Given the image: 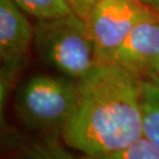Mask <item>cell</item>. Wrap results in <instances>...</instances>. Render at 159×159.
<instances>
[{"label": "cell", "mask_w": 159, "mask_h": 159, "mask_svg": "<svg viewBox=\"0 0 159 159\" xmlns=\"http://www.w3.org/2000/svg\"><path fill=\"white\" fill-rule=\"evenodd\" d=\"M77 81V105L63 132L66 146L97 157L119 152L142 138L140 77L99 63Z\"/></svg>", "instance_id": "cell-1"}, {"label": "cell", "mask_w": 159, "mask_h": 159, "mask_svg": "<svg viewBox=\"0 0 159 159\" xmlns=\"http://www.w3.org/2000/svg\"><path fill=\"white\" fill-rule=\"evenodd\" d=\"M12 0H0V100L8 97L33 44L34 25Z\"/></svg>", "instance_id": "cell-5"}, {"label": "cell", "mask_w": 159, "mask_h": 159, "mask_svg": "<svg viewBox=\"0 0 159 159\" xmlns=\"http://www.w3.org/2000/svg\"><path fill=\"white\" fill-rule=\"evenodd\" d=\"M153 73L158 74V75H159V63L157 64V66H156V68H154V72H153Z\"/></svg>", "instance_id": "cell-13"}, {"label": "cell", "mask_w": 159, "mask_h": 159, "mask_svg": "<svg viewBox=\"0 0 159 159\" xmlns=\"http://www.w3.org/2000/svg\"><path fill=\"white\" fill-rule=\"evenodd\" d=\"M154 13L136 0H100L86 18L98 64L111 63L134 26Z\"/></svg>", "instance_id": "cell-4"}, {"label": "cell", "mask_w": 159, "mask_h": 159, "mask_svg": "<svg viewBox=\"0 0 159 159\" xmlns=\"http://www.w3.org/2000/svg\"><path fill=\"white\" fill-rule=\"evenodd\" d=\"M33 45L43 63L75 80L98 64L87 21L74 12L37 20Z\"/></svg>", "instance_id": "cell-3"}, {"label": "cell", "mask_w": 159, "mask_h": 159, "mask_svg": "<svg viewBox=\"0 0 159 159\" xmlns=\"http://www.w3.org/2000/svg\"><path fill=\"white\" fill-rule=\"evenodd\" d=\"M136 1L145 5L148 8H151L152 11L159 13V0H136Z\"/></svg>", "instance_id": "cell-12"}, {"label": "cell", "mask_w": 159, "mask_h": 159, "mask_svg": "<svg viewBox=\"0 0 159 159\" xmlns=\"http://www.w3.org/2000/svg\"><path fill=\"white\" fill-rule=\"evenodd\" d=\"M140 85L143 137L159 146V75L153 72L144 74Z\"/></svg>", "instance_id": "cell-8"}, {"label": "cell", "mask_w": 159, "mask_h": 159, "mask_svg": "<svg viewBox=\"0 0 159 159\" xmlns=\"http://www.w3.org/2000/svg\"><path fill=\"white\" fill-rule=\"evenodd\" d=\"M12 159H90L77 156L65 148L63 138L33 136V138L11 133Z\"/></svg>", "instance_id": "cell-7"}, {"label": "cell", "mask_w": 159, "mask_h": 159, "mask_svg": "<svg viewBox=\"0 0 159 159\" xmlns=\"http://www.w3.org/2000/svg\"><path fill=\"white\" fill-rule=\"evenodd\" d=\"M78 99V81L64 74H32L14 94L20 124L34 136L63 138Z\"/></svg>", "instance_id": "cell-2"}, {"label": "cell", "mask_w": 159, "mask_h": 159, "mask_svg": "<svg viewBox=\"0 0 159 159\" xmlns=\"http://www.w3.org/2000/svg\"><path fill=\"white\" fill-rule=\"evenodd\" d=\"M67 1L72 12L86 19L100 0H67Z\"/></svg>", "instance_id": "cell-11"}, {"label": "cell", "mask_w": 159, "mask_h": 159, "mask_svg": "<svg viewBox=\"0 0 159 159\" xmlns=\"http://www.w3.org/2000/svg\"><path fill=\"white\" fill-rule=\"evenodd\" d=\"M111 63L138 77L154 72L159 63V13L137 24Z\"/></svg>", "instance_id": "cell-6"}, {"label": "cell", "mask_w": 159, "mask_h": 159, "mask_svg": "<svg viewBox=\"0 0 159 159\" xmlns=\"http://www.w3.org/2000/svg\"><path fill=\"white\" fill-rule=\"evenodd\" d=\"M87 157L90 159H159V146L142 137L129 148L119 152L97 157Z\"/></svg>", "instance_id": "cell-10"}, {"label": "cell", "mask_w": 159, "mask_h": 159, "mask_svg": "<svg viewBox=\"0 0 159 159\" xmlns=\"http://www.w3.org/2000/svg\"><path fill=\"white\" fill-rule=\"evenodd\" d=\"M29 17L46 20L71 13L67 0H12Z\"/></svg>", "instance_id": "cell-9"}]
</instances>
